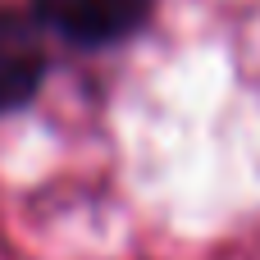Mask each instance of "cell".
Masks as SVG:
<instances>
[{"label":"cell","mask_w":260,"mask_h":260,"mask_svg":"<svg viewBox=\"0 0 260 260\" xmlns=\"http://www.w3.org/2000/svg\"><path fill=\"white\" fill-rule=\"evenodd\" d=\"M27 9L50 41L78 55H105L146 32L160 0H27Z\"/></svg>","instance_id":"obj_1"},{"label":"cell","mask_w":260,"mask_h":260,"mask_svg":"<svg viewBox=\"0 0 260 260\" xmlns=\"http://www.w3.org/2000/svg\"><path fill=\"white\" fill-rule=\"evenodd\" d=\"M50 37L27 5H0V119L23 114L50 78Z\"/></svg>","instance_id":"obj_2"}]
</instances>
